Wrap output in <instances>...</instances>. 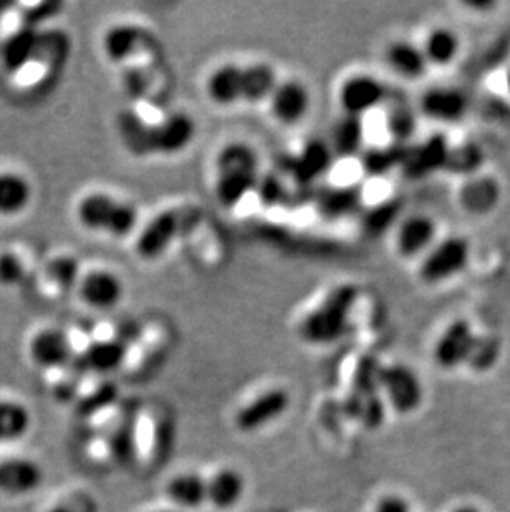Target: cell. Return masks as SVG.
Returning a JSON list of instances; mask_svg holds the SVG:
<instances>
[{"label":"cell","instance_id":"1","mask_svg":"<svg viewBox=\"0 0 510 512\" xmlns=\"http://www.w3.org/2000/svg\"><path fill=\"white\" fill-rule=\"evenodd\" d=\"M361 289L355 282H335L313 295L297 322V334L312 347H328L352 330Z\"/></svg>","mask_w":510,"mask_h":512},{"label":"cell","instance_id":"2","mask_svg":"<svg viewBox=\"0 0 510 512\" xmlns=\"http://www.w3.org/2000/svg\"><path fill=\"white\" fill-rule=\"evenodd\" d=\"M260 184L259 155L246 141H229L212 161V194L222 209L232 211Z\"/></svg>","mask_w":510,"mask_h":512},{"label":"cell","instance_id":"3","mask_svg":"<svg viewBox=\"0 0 510 512\" xmlns=\"http://www.w3.org/2000/svg\"><path fill=\"white\" fill-rule=\"evenodd\" d=\"M75 219L80 228L113 239L135 236L140 228V213L135 204L105 189H93L75 203Z\"/></svg>","mask_w":510,"mask_h":512},{"label":"cell","instance_id":"4","mask_svg":"<svg viewBox=\"0 0 510 512\" xmlns=\"http://www.w3.org/2000/svg\"><path fill=\"white\" fill-rule=\"evenodd\" d=\"M199 218L198 209L189 204H166L154 211L133 236L135 256L143 262H158Z\"/></svg>","mask_w":510,"mask_h":512},{"label":"cell","instance_id":"5","mask_svg":"<svg viewBox=\"0 0 510 512\" xmlns=\"http://www.w3.org/2000/svg\"><path fill=\"white\" fill-rule=\"evenodd\" d=\"M100 50L106 62L118 68L164 60L158 35L150 27L130 20L106 27L100 39Z\"/></svg>","mask_w":510,"mask_h":512},{"label":"cell","instance_id":"6","mask_svg":"<svg viewBox=\"0 0 510 512\" xmlns=\"http://www.w3.org/2000/svg\"><path fill=\"white\" fill-rule=\"evenodd\" d=\"M376 387L396 415H414L423 406L426 388L418 372L401 362L376 367Z\"/></svg>","mask_w":510,"mask_h":512},{"label":"cell","instance_id":"7","mask_svg":"<svg viewBox=\"0 0 510 512\" xmlns=\"http://www.w3.org/2000/svg\"><path fill=\"white\" fill-rule=\"evenodd\" d=\"M471 259V244L466 237L448 236L438 239L418 262L419 281L441 285L453 281L466 271Z\"/></svg>","mask_w":510,"mask_h":512},{"label":"cell","instance_id":"8","mask_svg":"<svg viewBox=\"0 0 510 512\" xmlns=\"http://www.w3.org/2000/svg\"><path fill=\"white\" fill-rule=\"evenodd\" d=\"M198 135V123L184 110L161 108L151 123V156H178L193 145Z\"/></svg>","mask_w":510,"mask_h":512},{"label":"cell","instance_id":"9","mask_svg":"<svg viewBox=\"0 0 510 512\" xmlns=\"http://www.w3.org/2000/svg\"><path fill=\"white\" fill-rule=\"evenodd\" d=\"M385 83L370 72H350L338 82L337 100L342 115L353 116L365 120L370 113L376 112L385 103Z\"/></svg>","mask_w":510,"mask_h":512},{"label":"cell","instance_id":"10","mask_svg":"<svg viewBox=\"0 0 510 512\" xmlns=\"http://www.w3.org/2000/svg\"><path fill=\"white\" fill-rule=\"evenodd\" d=\"M121 88L133 105L163 107L169 88V75L164 60L121 68Z\"/></svg>","mask_w":510,"mask_h":512},{"label":"cell","instance_id":"11","mask_svg":"<svg viewBox=\"0 0 510 512\" xmlns=\"http://www.w3.org/2000/svg\"><path fill=\"white\" fill-rule=\"evenodd\" d=\"M290 393L282 387L267 388L242 405L234 415V426L242 435H254L274 425L289 411Z\"/></svg>","mask_w":510,"mask_h":512},{"label":"cell","instance_id":"12","mask_svg":"<svg viewBox=\"0 0 510 512\" xmlns=\"http://www.w3.org/2000/svg\"><path fill=\"white\" fill-rule=\"evenodd\" d=\"M265 107L277 125L294 128L310 113L312 92L300 78H280Z\"/></svg>","mask_w":510,"mask_h":512},{"label":"cell","instance_id":"13","mask_svg":"<svg viewBox=\"0 0 510 512\" xmlns=\"http://www.w3.org/2000/svg\"><path fill=\"white\" fill-rule=\"evenodd\" d=\"M75 292L88 309L108 312L116 309L125 299V282L113 269L92 267L83 271Z\"/></svg>","mask_w":510,"mask_h":512},{"label":"cell","instance_id":"14","mask_svg":"<svg viewBox=\"0 0 510 512\" xmlns=\"http://www.w3.org/2000/svg\"><path fill=\"white\" fill-rule=\"evenodd\" d=\"M476 339L477 332L469 320L456 319L449 322L433 345L436 367L444 372H451L467 365Z\"/></svg>","mask_w":510,"mask_h":512},{"label":"cell","instance_id":"15","mask_svg":"<svg viewBox=\"0 0 510 512\" xmlns=\"http://www.w3.org/2000/svg\"><path fill=\"white\" fill-rule=\"evenodd\" d=\"M438 241V224L429 214L414 213L396 224L393 247L401 259H421Z\"/></svg>","mask_w":510,"mask_h":512},{"label":"cell","instance_id":"16","mask_svg":"<svg viewBox=\"0 0 510 512\" xmlns=\"http://www.w3.org/2000/svg\"><path fill=\"white\" fill-rule=\"evenodd\" d=\"M337 161L328 141L310 138L289 158V173L299 184H312L332 170Z\"/></svg>","mask_w":510,"mask_h":512},{"label":"cell","instance_id":"17","mask_svg":"<svg viewBox=\"0 0 510 512\" xmlns=\"http://www.w3.org/2000/svg\"><path fill=\"white\" fill-rule=\"evenodd\" d=\"M469 110L464 92L454 87H431L419 98V112L424 118L441 125L458 123Z\"/></svg>","mask_w":510,"mask_h":512},{"label":"cell","instance_id":"18","mask_svg":"<svg viewBox=\"0 0 510 512\" xmlns=\"http://www.w3.org/2000/svg\"><path fill=\"white\" fill-rule=\"evenodd\" d=\"M204 93L217 108H232L242 103V63L222 62L212 67L204 80Z\"/></svg>","mask_w":510,"mask_h":512},{"label":"cell","instance_id":"19","mask_svg":"<svg viewBox=\"0 0 510 512\" xmlns=\"http://www.w3.org/2000/svg\"><path fill=\"white\" fill-rule=\"evenodd\" d=\"M44 484V469L29 458H10L0 463V494L25 498Z\"/></svg>","mask_w":510,"mask_h":512},{"label":"cell","instance_id":"20","mask_svg":"<svg viewBox=\"0 0 510 512\" xmlns=\"http://www.w3.org/2000/svg\"><path fill=\"white\" fill-rule=\"evenodd\" d=\"M29 355L42 370H58L72 360V339L63 330L53 327L39 330L30 340Z\"/></svg>","mask_w":510,"mask_h":512},{"label":"cell","instance_id":"21","mask_svg":"<svg viewBox=\"0 0 510 512\" xmlns=\"http://www.w3.org/2000/svg\"><path fill=\"white\" fill-rule=\"evenodd\" d=\"M246 476L239 469H217L211 478H207V504L219 512L236 509L246 496Z\"/></svg>","mask_w":510,"mask_h":512},{"label":"cell","instance_id":"22","mask_svg":"<svg viewBox=\"0 0 510 512\" xmlns=\"http://www.w3.org/2000/svg\"><path fill=\"white\" fill-rule=\"evenodd\" d=\"M383 58H385L386 67L390 68L396 77L409 82H416L419 78H423L431 68L424 57L421 45L413 40H391L390 44L386 45Z\"/></svg>","mask_w":510,"mask_h":512},{"label":"cell","instance_id":"23","mask_svg":"<svg viewBox=\"0 0 510 512\" xmlns=\"http://www.w3.org/2000/svg\"><path fill=\"white\" fill-rule=\"evenodd\" d=\"M40 32L35 25L25 24L4 40L0 49L2 67L10 73L17 75L29 65L39 49Z\"/></svg>","mask_w":510,"mask_h":512},{"label":"cell","instance_id":"24","mask_svg":"<svg viewBox=\"0 0 510 512\" xmlns=\"http://www.w3.org/2000/svg\"><path fill=\"white\" fill-rule=\"evenodd\" d=\"M171 508L194 512L207 504V479L194 471H184L169 479L166 486Z\"/></svg>","mask_w":510,"mask_h":512},{"label":"cell","instance_id":"25","mask_svg":"<svg viewBox=\"0 0 510 512\" xmlns=\"http://www.w3.org/2000/svg\"><path fill=\"white\" fill-rule=\"evenodd\" d=\"M279 80V73L269 62L242 63V105H265Z\"/></svg>","mask_w":510,"mask_h":512},{"label":"cell","instance_id":"26","mask_svg":"<svg viewBox=\"0 0 510 512\" xmlns=\"http://www.w3.org/2000/svg\"><path fill=\"white\" fill-rule=\"evenodd\" d=\"M449 148L444 138H431L418 145L414 150H405L401 168L409 178H421L439 168H446Z\"/></svg>","mask_w":510,"mask_h":512},{"label":"cell","instance_id":"27","mask_svg":"<svg viewBox=\"0 0 510 512\" xmlns=\"http://www.w3.org/2000/svg\"><path fill=\"white\" fill-rule=\"evenodd\" d=\"M34 186L19 171H0V216L15 218L29 209Z\"/></svg>","mask_w":510,"mask_h":512},{"label":"cell","instance_id":"28","mask_svg":"<svg viewBox=\"0 0 510 512\" xmlns=\"http://www.w3.org/2000/svg\"><path fill=\"white\" fill-rule=\"evenodd\" d=\"M365 120L342 115L333 123L328 145L337 160H352L363 153L365 148Z\"/></svg>","mask_w":510,"mask_h":512},{"label":"cell","instance_id":"29","mask_svg":"<svg viewBox=\"0 0 510 512\" xmlns=\"http://www.w3.org/2000/svg\"><path fill=\"white\" fill-rule=\"evenodd\" d=\"M429 67H449L461 54V39L446 25H436L429 29L419 42Z\"/></svg>","mask_w":510,"mask_h":512},{"label":"cell","instance_id":"30","mask_svg":"<svg viewBox=\"0 0 510 512\" xmlns=\"http://www.w3.org/2000/svg\"><path fill=\"white\" fill-rule=\"evenodd\" d=\"M128 357L126 343L116 339L97 340L83 353V362L92 372L111 373L125 363Z\"/></svg>","mask_w":510,"mask_h":512},{"label":"cell","instance_id":"31","mask_svg":"<svg viewBox=\"0 0 510 512\" xmlns=\"http://www.w3.org/2000/svg\"><path fill=\"white\" fill-rule=\"evenodd\" d=\"M83 267L73 254H57L44 266V279L57 292L77 290Z\"/></svg>","mask_w":510,"mask_h":512},{"label":"cell","instance_id":"32","mask_svg":"<svg viewBox=\"0 0 510 512\" xmlns=\"http://www.w3.org/2000/svg\"><path fill=\"white\" fill-rule=\"evenodd\" d=\"M32 428V415L19 401L0 400V445L22 440Z\"/></svg>","mask_w":510,"mask_h":512},{"label":"cell","instance_id":"33","mask_svg":"<svg viewBox=\"0 0 510 512\" xmlns=\"http://www.w3.org/2000/svg\"><path fill=\"white\" fill-rule=\"evenodd\" d=\"M501 198L499 184L491 178H472L461 189V204L472 214L489 213Z\"/></svg>","mask_w":510,"mask_h":512},{"label":"cell","instance_id":"34","mask_svg":"<svg viewBox=\"0 0 510 512\" xmlns=\"http://www.w3.org/2000/svg\"><path fill=\"white\" fill-rule=\"evenodd\" d=\"M396 146L403 145L375 146L373 150L363 151V158L360 160L361 170L373 176H380L390 171L393 166H401L406 148L396 151Z\"/></svg>","mask_w":510,"mask_h":512},{"label":"cell","instance_id":"35","mask_svg":"<svg viewBox=\"0 0 510 512\" xmlns=\"http://www.w3.org/2000/svg\"><path fill=\"white\" fill-rule=\"evenodd\" d=\"M482 165V151L479 146L464 143V145L449 148L448 161H446V170L454 171L458 174H476V171Z\"/></svg>","mask_w":510,"mask_h":512},{"label":"cell","instance_id":"36","mask_svg":"<svg viewBox=\"0 0 510 512\" xmlns=\"http://www.w3.org/2000/svg\"><path fill=\"white\" fill-rule=\"evenodd\" d=\"M501 352V343L496 337L486 334H477L476 343L472 348L471 357L467 365L474 370H487L496 363Z\"/></svg>","mask_w":510,"mask_h":512},{"label":"cell","instance_id":"37","mask_svg":"<svg viewBox=\"0 0 510 512\" xmlns=\"http://www.w3.org/2000/svg\"><path fill=\"white\" fill-rule=\"evenodd\" d=\"M27 274L25 262L15 251H0V287L12 289L22 284Z\"/></svg>","mask_w":510,"mask_h":512},{"label":"cell","instance_id":"38","mask_svg":"<svg viewBox=\"0 0 510 512\" xmlns=\"http://www.w3.org/2000/svg\"><path fill=\"white\" fill-rule=\"evenodd\" d=\"M413 128V116L405 108H396L395 112L386 115V131L395 140L396 145H403Z\"/></svg>","mask_w":510,"mask_h":512},{"label":"cell","instance_id":"39","mask_svg":"<svg viewBox=\"0 0 510 512\" xmlns=\"http://www.w3.org/2000/svg\"><path fill=\"white\" fill-rule=\"evenodd\" d=\"M373 512H413V504L400 493H386L376 501Z\"/></svg>","mask_w":510,"mask_h":512},{"label":"cell","instance_id":"40","mask_svg":"<svg viewBox=\"0 0 510 512\" xmlns=\"http://www.w3.org/2000/svg\"><path fill=\"white\" fill-rule=\"evenodd\" d=\"M449 512H486L481 506H477L474 503H459L451 508Z\"/></svg>","mask_w":510,"mask_h":512},{"label":"cell","instance_id":"41","mask_svg":"<svg viewBox=\"0 0 510 512\" xmlns=\"http://www.w3.org/2000/svg\"><path fill=\"white\" fill-rule=\"evenodd\" d=\"M506 87L510 93V68H509V70H507V73H506Z\"/></svg>","mask_w":510,"mask_h":512},{"label":"cell","instance_id":"42","mask_svg":"<svg viewBox=\"0 0 510 512\" xmlns=\"http://www.w3.org/2000/svg\"><path fill=\"white\" fill-rule=\"evenodd\" d=\"M158 512H183V511H179V509L168 508V509H161V511H158Z\"/></svg>","mask_w":510,"mask_h":512}]
</instances>
